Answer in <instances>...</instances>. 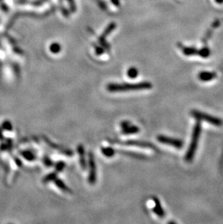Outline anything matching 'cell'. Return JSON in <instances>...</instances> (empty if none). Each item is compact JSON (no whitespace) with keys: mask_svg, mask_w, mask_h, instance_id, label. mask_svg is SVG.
I'll return each mask as SVG.
<instances>
[{"mask_svg":"<svg viewBox=\"0 0 223 224\" xmlns=\"http://www.w3.org/2000/svg\"><path fill=\"white\" fill-rule=\"evenodd\" d=\"M152 88V84L149 82H141L136 84H110L107 87V89L110 92H125L131 91L149 89Z\"/></svg>","mask_w":223,"mask_h":224,"instance_id":"obj_1","label":"cell"},{"mask_svg":"<svg viewBox=\"0 0 223 224\" xmlns=\"http://www.w3.org/2000/svg\"><path fill=\"white\" fill-rule=\"evenodd\" d=\"M201 133V123L199 120H198L193 126V131H192L191 140H190L188 149L186 153V156H185V160L187 162H191L193 161L196 152V149H197L198 144H199Z\"/></svg>","mask_w":223,"mask_h":224,"instance_id":"obj_2","label":"cell"},{"mask_svg":"<svg viewBox=\"0 0 223 224\" xmlns=\"http://www.w3.org/2000/svg\"><path fill=\"white\" fill-rule=\"evenodd\" d=\"M191 116L196 118V120H199V121H205L208 123H210L211 125L215 126H221L223 124V121L222 119L217 118V117L211 116V115H208L205 112H201L199 110H192L190 112Z\"/></svg>","mask_w":223,"mask_h":224,"instance_id":"obj_3","label":"cell"},{"mask_svg":"<svg viewBox=\"0 0 223 224\" xmlns=\"http://www.w3.org/2000/svg\"><path fill=\"white\" fill-rule=\"evenodd\" d=\"M157 140L159 141L160 143L175 147V148L177 149H181L183 147V141L180 140V139H174V138L160 135L157 137Z\"/></svg>","mask_w":223,"mask_h":224,"instance_id":"obj_4","label":"cell"},{"mask_svg":"<svg viewBox=\"0 0 223 224\" xmlns=\"http://www.w3.org/2000/svg\"><path fill=\"white\" fill-rule=\"evenodd\" d=\"M217 77V73L214 72L209 71H201L199 74V78L200 81L204 82H207L212 81Z\"/></svg>","mask_w":223,"mask_h":224,"instance_id":"obj_5","label":"cell"},{"mask_svg":"<svg viewBox=\"0 0 223 224\" xmlns=\"http://www.w3.org/2000/svg\"><path fill=\"white\" fill-rule=\"evenodd\" d=\"M154 208H153V211L154 212V213L160 218H164L165 215V212L163 208H162L161 203H160L159 199L154 198Z\"/></svg>","mask_w":223,"mask_h":224,"instance_id":"obj_6","label":"cell"},{"mask_svg":"<svg viewBox=\"0 0 223 224\" xmlns=\"http://www.w3.org/2000/svg\"><path fill=\"white\" fill-rule=\"evenodd\" d=\"M89 164H90V176H89V182L93 183L96 181V167H95V162L93 156L90 154V160H89Z\"/></svg>","mask_w":223,"mask_h":224,"instance_id":"obj_7","label":"cell"},{"mask_svg":"<svg viewBox=\"0 0 223 224\" xmlns=\"http://www.w3.org/2000/svg\"><path fill=\"white\" fill-rule=\"evenodd\" d=\"M124 144L127 145H133V146H138L141 147H148V148H152L154 149L155 147L152 145V144H149L148 142H145V141H127V142H125Z\"/></svg>","mask_w":223,"mask_h":224,"instance_id":"obj_8","label":"cell"},{"mask_svg":"<svg viewBox=\"0 0 223 224\" xmlns=\"http://www.w3.org/2000/svg\"><path fill=\"white\" fill-rule=\"evenodd\" d=\"M139 131V129L137 126H127L126 129H123V133H136Z\"/></svg>","mask_w":223,"mask_h":224,"instance_id":"obj_9","label":"cell"},{"mask_svg":"<svg viewBox=\"0 0 223 224\" xmlns=\"http://www.w3.org/2000/svg\"><path fill=\"white\" fill-rule=\"evenodd\" d=\"M183 53L186 55H198V50L193 47H186L183 49Z\"/></svg>","mask_w":223,"mask_h":224,"instance_id":"obj_10","label":"cell"},{"mask_svg":"<svg viewBox=\"0 0 223 224\" xmlns=\"http://www.w3.org/2000/svg\"><path fill=\"white\" fill-rule=\"evenodd\" d=\"M198 54L202 57H207L210 55V51L207 48H204V49H201V50L198 51Z\"/></svg>","mask_w":223,"mask_h":224,"instance_id":"obj_11","label":"cell"},{"mask_svg":"<svg viewBox=\"0 0 223 224\" xmlns=\"http://www.w3.org/2000/svg\"><path fill=\"white\" fill-rule=\"evenodd\" d=\"M127 75H128L129 77L131 78H136L138 76V70L136 68H132L129 69V70L127 71Z\"/></svg>","mask_w":223,"mask_h":224,"instance_id":"obj_12","label":"cell"},{"mask_svg":"<svg viewBox=\"0 0 223 224\" xmlns=\"http://www.w3.org/2000/svg\"><path fill=\"white\" fill-rule=\"evenodd\" d=\"M102 151H103V153H104V155L110 156V157L113 155L114 151L112 150V149H110V148H105V149H103Z\"/></svg>","mask_w":223,"mask_h":224,"instance_id":"obj_13","label":"cell"},{"mask_svg":"<svg viewBox=\"0 0 223 224\" xmlns=\"http://www.w3.org/2000/svg\"><path fill=\"white\" fill-rule=\"evenodd\" d=\"M51 52H57L60 51V46L57 44H54L51 46Z\"/></svg>","mask_w":223,"mask_h":224,"instance_id":"obj_14","label":"cell"},{"mask_svg":"<svg viewBox=\"0 0 223 224\" xmlns=\"http://www.w3.org/2000/svg\"><path fill=\"white\" fill-rule=\"evenodd\" d=\"M216 2L218 3H222L223 2V0H216Z\"/></svg>","mask_w":223,"mask_h":224,"instance_id":"obj_15","label":"cell"}]
</instances>
